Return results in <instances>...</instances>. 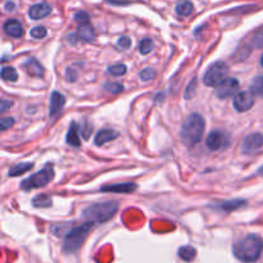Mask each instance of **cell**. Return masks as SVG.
<instances>
[{
    "instance_id": "17",
    "label": "cell",
    "mask_w": 263,
    "mask_h": 263,
    "mask_svg": "<svg viewBox=\"0 0 263 263\" xmlns=\"http://www.w3.org/2000/svg\"><path fill=\"white\" fill-rule=\"evenodd\" d=\"M25 68H26L27 72L31 76H36V77L44 76V67L41 66L35 58H30L29 61L25 63Z\"/></svg>"
},
{
    "instance_id": "10",
    "label": "cell",
    "mask_w": 263,
    "mask_h": 263,
    "mask_svg": "<svg viewBox=\"0 0 263 263\" xmlns=\"http://www.w3.org/2000/svg\"><path fill=\"white\" fill-rule=\"evenodd\" d=\"M263 148V135L262 134H250L244 139L241 144V152L243 153H254Z\"/></svg>"
},
{
    "instance_id": "8",
    "label": "cell",
    "mask_w": 263,
    "mask_h": 263,
    "mask_svg": "<svg viewBox=\"0 0 263 263\" xmlns=\"http://www.w3.org/2000/svg\"><path fill=\"white\" fill-rule=\"evenodd\" d=\"M240 84L235 77H226L218 86H216V96L218 99H227L235 95Z\"/></svg>"
},
{
    "instance_id": "16",
    "label": "cell",
    "mask_w": 263,
    "mask_h": 263,
    "mask_svg": "<svg viewBox=\"0 0 263 263\" xmlns=\"http://www.w3.org/2000/svg\"><path fill=\"white\" fill-rule=\"evenodd\" d=\"M67 144L71 145V147L78 148L81 145V142H80V138H78V126L76 122H72L70 124V128H68V133H67Z\"/></svg>"
},
{
    "instance_id": "30",
    "label": "cell",
    "mask_w": 263,
    "mask_h": 263,
    "mask_svg": "<svg viewBox=\"0 0 263 263\" xmlns=\"http://www.w3.org/2000/svg\"><path fill=\"white\" fill-rule=\"evenodd\" d=\"M197 84H198L197 77L193 78V80L190 81V84L188 85V87H186L185 94H184V98L188 99V100H189V99H191L194 95H195V89H197Z\"/></svg>"
},
{
    "instance_id": "7",
    "label": "cell",
    "mask_w": 263,
    "mask_h": 263,
    "mask_svg": "<svg viewBox=\"0 0 263 263\" xmlns=\"http://www.w3.org/2000/svg\"><path fill=\"white\" fill-rule=\"evenodd\" d=\"M205 144L211 151H222L230 144V136L222 130H213L207 136Z\"/></svg>"
},
{
    "instance_id": "26",
    "label": "cell",
    "mask_w": 263,
    "mask_h": 263,
    "mask_svg": "<svg viewBox=\"0 0 263 263\" xmlns=\"http://www.w3.org/2000/svg\"><path fill=\"white\" fill-rule=\"evenodd\" d=\"M154 49V43L152 39L147 38V39H143L142 41H140V45H139V52L142 53V54H149V53L152 52V50Z\"/></svg>"
},
{
    "instance_id": "36",
    "label": "cell",
    "mask_w": 263,
    "mask_h": 263,
    "mask_svg": "<svg viewBox=\"0 0 263 263\" xmlns=\"http://www.w3.org/2000/svg\"><path fill=\"white\" fill-rule=\"evenodd\" d=\"M66 78L68 82H75L76 78H77V72L75 70H72V68H68L66 73Z\"/></svg>"
},
{
    "instance_id": "4",
    "label": "cell",
    "mask_w": 263,
    "mask_h": 263,
    "mask_svg": "<svg viewBox=\"0 0 263 263\" xmlns=\"http://www.w3.org/2000/svg\"><path fill=\"white\" fill-rule=\"evenodd\" d=\"M91 227H93V223L85 222L82 225L77 226V227L71 228L70 231H67V234L64 235L63 243L64 253L71 254V253H75V251H77L78 249L81 248Z\"/></svg>"
},
{
    "instance_id": "12",
    "label": "cell",
    "mask_w": 263,
    "mask_h": 263,
    "mask_svg": "<svg viewBox=\"0 0 263 263\" xmlns=\"http://www.w3.org/2000/svg\"><path fill=\"white\" fill-rule=\"evenodd\" d=\"M52 13V7L47 3H39L32 6L29 11V16L32 20H43Z\"/></svg>"
},
{
    "instance_id": "15",
    "label": "cell",
    "mask_w": 263,
    "mask_h": 263,
    "mask_svg": "<svg viewBox=\"0 0 263 263\" xmlns=\"http://www.w3.org/2000/svg\"><path fill=\"white\" fill-rule=\"evenodd\" d=\"M136 184L134 182H123V184H116V185H107L103 186L100 189L101 191H108V193H124V194H130L134 190H136Z\"/></svg>"
},
{
    "instance_id": "29",
    "label": "cell",
    "mask_w": 263,
    "mask_h": 263,
    "mask_svg": "<svg viewBox=\"0 0 263 263\" xmlns=\"http://www.w3.org/2000/svg\"><path fill=\"white\" fill-rule=\"evenodd\" d=\"M47 29L43 26H38V27H34V29L30 31V35L32 36L34 39H38V40H40V39H44L45 36H47Z\"/></svg>"
},
{
    "instance_id": "9",
    "label": "cell",
    "mask_w": 263,
    "mask_h": 263,
    "mask_svg": "<svg viewBox=\"0 0 263 263\" xmlns=\"http://www.w3.org/2000/svg\"><path fill=\"white\" fill-rule=\"evenodd\" d=\"M232 105L237 112H246L254 105V94L251 91H240L235 95Z\"/></svg>"
},
{
    "instance_id": "31",
    "label": "cell",
    "mask_w": 263,
    "mask_h": 263,
    "mask_svg": "<svg viewBox=\"0 0 263 263\" xmlns=\"http://www.w3.org/2000/svg\"><path fill=\"white\" fill-rule=\"evenodd\" d=\"M251 45L257 49H263V29L259 30L254 36L251 38Z\"/></svg>"
},
{
    "instance_id": "21",
    "label": "cell",
    "mask_w": 263,
    "mask_h": 263,
    "mask_svg": "<svg viewBox=\"0 0 263 263\" xmlns=\"http://www.w3.org/2000/svg\"><path fill=\"white\" fill-rule=\"evenodd\" d=\"M193 11L194 6L189 0H184V2L177 4L176 7V13L179 16H181V17H188V16H190L191 13H193Z\"/></svg>"
},
{
    "instance_id": "25",
    "label": "cell",
    "mask_w": 263,
    "mask_h": 263,
    "mask_svg": "<svg viewBox=\"0 0 263 263\" xmlns=\"http://www.w3.org/2000/svg\"><path fill=\"white\" fill-rule=\"evenodd\" d=\"M2 78L6 80V81L15 82L17 81L18 73L13 67H4L3 70H2Z\"/></svg>"
},
{
    "instance_id": "24",
    "label": "cell",
    "mask_w": 263,
    "mask_h": 263,
    "mask_svg": "<svg viewBox=\"0 0 263 263\" xmlns=\"http://www.w3.org/2000/svg\"><path fill=\"white\" fill-rule=\"evenodd\" d=\"M250 91L254 94V96L263 98V76H258L253 80L250 85Z\"/></svg>"
},
{
    "instance_id": "28",
    "label": "cell",
    "mask_w": 263,
    "mask_h": 263,
    "mask_svg": "<svg viewBox=\"0 0 263 263\" xmlns=\"http://www.w3.org/2000/svg\"><path fill=\"white\" fill-rule=\"evenodd\" d=\"M104 90L110 94H119L123 91V85L118 84V82H107V84H104Z\"/></svg>"
},
{
    "instance_id": "14",
    "label": "cell",
    "mask_w": 263,
    "mask_h": 263,
    "mask_svg": "<svg viewBox=\"0 0 263 263\" xmlns=\"http://www.w3.org/2000/svg\"><path fill=\"white\" fill-rule=\"evenodd\" d=\"M119 136V134L114 130H109V128H104V130H100L94 138V143L98 147L107 144V143L113 142L114 139H117Z\"/></svg>"
},
{
    "instance_id": "40",
    "label": "cell",
    "mask_w": 263,
    "mask_h": 263,
    "mask_svg": "<svg viewBox=\"0 0 263 263\" xmlns=\"http://www.w3.org/2000/svg\"><path fill=\"white\" fill-rule=\"evenodd\" d=\"M260 66L263 67V55H262V57H260Z\"/></svg>"
},
{
    "instance_id": "37",
    "label": "cell",
    "mask_w": 263,
    "mask_h": 263,
    "mask_svg": "<svg viewBox=\"0 0 263 263\" xmlns=\"http://www.w3.org/2000/svg\"><path fill=\"white\" fill-rule=\"evenodd\" d=\"M13 105V101L12 100H8V99H4V100H2V105H0V112H6L8 108H11Z\"/></svg>"
},
{
    "instance_id": "19",
    "label": "cell",
    "mask_w": 263,
    "mask_h": 263,
    "mask_svg": "<svg viewBox=\"0 0 263 263\" xmlns=\"http://www.w3.org/2000/svg\"><path fill=\"white\" fill-rule=\"evenodd\" d=\"M32 167H34V163H31V162H21V163H18V165L13 166L12 168H9L8 175L11 177L20 176V175L25 174V172H27V171L31 170Z\"/></svg>"
},
{
    "instance_id": "23",
    "label": "cell",
    "mask_w": 263,
    "mask_h": 263,
    "mask_svg": "<svg viewBox=\"0 0 263 263\" xmlns=\"http://www.w3.org/2000/svg\"><path fill=\"white\" fill-rule=\"evenodd\" d=\"M179 255L181 259L186 260V262H191V260L195 258V255H197V250L190 245L181 246V248L179 249Z\"/></svg>"
},
{
    "instance_id": "3",
    "label": "cell",
    "mask_w": 263,
    "mask_h": 263,
    "mask_svg": "<svg viewBox=\"0 0 263 263\" xmlns=\"http://www.w3.org/2000/svg\"><path fill=\"white\" fill-rule=\"evenodd\" d=\"M204 128V118L198 113H191L181 126L180 136H181L182 143L188 145V147H193V145L198 144L202 140Z\"/></svg>"
},
{
    "instance_id": "20",
    "label": "cell",
    "mask_w": 263,
    "mask_h": 263,
    "mask_svg": "<svg viewBox=\"0 0 263 263\" xmlns=\"http://www.w3.org/2000/svg\"><path fill=\"white\" fill-rule=\"evenodd\" d=\"M245 204V200L243 199H236V200H228V202H222L220 204L214 205V208L221 209V211H234V209L240 208L241 205Z\"/></svg>"
},
{
    "instance_id": "27",
    "label": "cell",
    "mask_w": 263,
    "mask_h": 263,
    "mask_svg": "<svg viewBox=\"0 0 263 263\" xmlns=\"http://www.w3.org/2000/svg\"><path fill=\"white\" fill-rule=\"evenodd\" d=\"M126 71H127V67L121 63L113 64V66H110L109 68H108V73L112 76H116V77H118V76H123L124 73H126Z\"/></svg>"
},
{
    "instance_id": "1",
    "label": "cell",
    "mask_w": 263,
    "mask_h": 263,
    "mask_svg": "<svg viewBox=\"0 0 263 263\" xmlns=\"http://www.w3.org/2000/svg\"><path fill=\"white\" fill-rule=\"evenodd\" d=\"M263 250L262 237L255 234H249L234 244V255L244 263H253L259 259Z\"/></svg>"
},
{
    "instance_id": "39",
    "label": "cell",
    "mask_w": 263,
    "mask_h": 263,
    "mask_svg": "<svg viewBox=\"0 0 263 263\" xmlns=\"http://www.w3.org/2000/svg\"><path fill=\"white\" fill-rule=\"evenodd\" d=\"M107 2L110 4H128V2H126V0H107Z\"/></svg>"
},
{
    "instance_id": "33",
    "label": "cell",
    "mask_w": 263,
    "mask_h": 263,
    "mask_svg": "<svg viewBox=\"0 0 263 263\" xmlns=\"http://www.w3.org/2000/svg\"><path fill=\"white\" fill-rule=\"evenodd\" d=\"M75 21L76 22H78V24H81V25H85L89 22L90 20V16L87 15L86 12H84V11H80V12H76L75 13Z\"/></svg>"
},
{
    "instance_id": "11",
    "label": "cell",
    "mask_w": 263,
    "mask_h": 263,
    "mask_svg": "<svg viewBox=\"0 0 263 263\" xmlns=\"http://www.w3.org/2000/svg\"><path fill=\"white\" fill-rule=\"evenodd\" d=\"M4 31L8 36L11 38L20 39L25 35V29L24 26L21 25L20 21L17 20H8L4 24Z\"/></svg>"
},
{
    "instance_id": "34",
    "label": "cell",
    "mask_w": 263,
    "mask_h": 263,
    "mask_svg": "<svg viewBox=\"0 0 263 263\" xmlns=\"http://www.w3.org/2000/svg\"><path fill=\"white\" fill-rule=\"evenodd\" d=\"M13 124H15V118H12V117H3V118L0 119V128L3 131L12 127Z\"/></svg>"
},
{
    "instance_id": "22",
    "label": "cell",
    "mask_w": 263,
    "mask_h": 263,
    "mask_svg": "<svg viewBox=\"0 0 263 263\" xmlns=\"http://www.w3.org/2000/svg\"><path fill=\"white\" fill-rule=\"evenodd\" d=\"M32 204H34V207H36V208H47V207H50V205L53 204V200L47 194H40V195L34 198Z\"/></svg>"
},
{
    "instance_id": "13",
    "label": "cell",
    "mask_w": 263,
    "mask_h": 263,
    "mask_svg": "<svg viewBox=\"0 0 263 263\" xmlns=\"http://www.w3.org/2000/svg\"><path fill=\"white\" fill-rule=\"evenodd\" d=\"M66 104V98L58 91H53L52 96H50V109L49 114L50 117H55L62 110V108Z\"/></svg>"
},
{
    "instance_id": "5",
    "label": "cell",
    "mask_w": 263,
    "mask_h": 263,
    "mask_svg": "<svg viewBox=\"0 0 263 263\" xmlns=\"http://www.w3.org/2000/svg\"><path fill=\"white\" fill-rule=\"evenodd\" d=\"M53 179H54V168L52 165H47L43 170L36 172L35 175H31L21 182V188L24 190H34V189L43 188V186L48 185Z\"/></svg>"
},
{
    "instance_id": "38",
    "label": "cell",
    "mask_w": 263,
    "mask_h": 263,
    "mask_svg": "<svg viewBox=\"0 0 263 263\" xmlns=\"http://www.w3.org/2000/svg\"><path fill=\"white\" fill-rule=\"evenodd\" d=\"M15 8L16 4L13 2H7L6 6H4V9H6L7 12H12V11H15Z\"/></svg>"
},
{
    "instance_id": "6",
    "label": "cell",
    "mask_w": 263,
    "mask_h": 263,
    "mask_svg": "<svg viewBox=\"0 0 263 263\" xmlns=\"http://www.w3.org/2000/svg\"><path fill=\"white\" fill-rule=\"evenodd\" d=\"M228 72V66L226 64V62L218 61L216 63L211 64L208 67L207 72L204 73V77H203V82L207 86L216 87L221 84L226 78Z\"/></svg>"
},
{
    "instance_id": "32",
    "label": "cell",
    "mask_w": 263,
    "mask_h": 263,
    "mask_svg": "<svg viewBox=\"0 0 263 263\" xmlns=\"http://www.w3.org/2000/svg\"><path fill=\"white\" fill-rule=\"evenodd\" d=\"M140 78H142L143 81H152L154 77H156V71L153 68H144V70L140 72Z\"/></svg>"
},
{
    "instance_id": "35",
    "label": "cell",
    "mask_w": 263,
    "mask_h": 263,
    "mask_svg": "<svg viewBox=\"0 0 263 263\" xmlns=\"http://www.w3.org/2000/svg\"><path fill=\"white\" fill-rule=\"evenodd\" d=\"M121 49H128L131 47V40L127 38V36H122V38L118 39V43H117Z\"/></svg>"
},
{
    "instance_id": "2",
    "label": "cell",
    "mask_w": 263,
    "mask_h": 263,
    "mask_svg": "<svg viewBox=\"0 0 263 263\" xmlns=\"http://www.w3.org/2000/svg\"><path fill=\"white\" fill-rule=\"evenodd\" d=\"M118 202H114V200L87 205L86 208L82 209V218L86 222L91 223L107 222L116 214V212L118 211Z\"/></svg>"
},
{
    "instance_id": "18",
    "label": "cell",
    "mask_w": 263,
    "mask_h": 263,
    "mask_svg": "<svg viewBox=\"0 0 263 263\" xmlns=\"http://www.w3.org/2000/svg\"><path fill=\"white\" fill-rule=\"evenodd\" d=\"M77 36L80 40H84L86 41V43H91V41L94 40V38H95V31H94V29L90 26V25L85 24L78 27Z\"/></svg>"
}]
</instances>
